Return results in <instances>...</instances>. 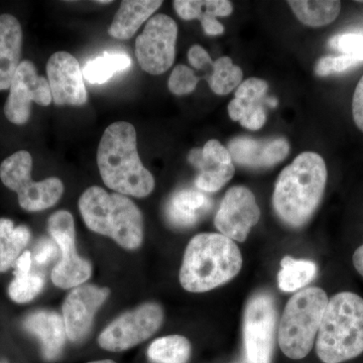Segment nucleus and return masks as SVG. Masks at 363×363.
<instances>
[{
    "label": "nucleus",
    "mask_w": 363,
    "mask_h": 363,
    "mask_svg": "<svg viewBox=\"0 0 363 363\" xmlns=\"http://www.w3.org/2000/svg\"><path fill=\"white\" fill-rule=\"evenodd\" d=\"M97 164L105 185L118 194L145 198L155 189L154 176L140 161L136 130L130 123L118 121L105 130Z\"/></svg>",
    "instance_id": "1"
},
{
    "label": "nucleus",
    "mask_w": 363,
    "mask_h": 363,
    "mask_svg": "<svg viewBox=\"0 0 363 363\" xmlns=\"http://www.w3.org/2000/svg\"><path fill=\"white\" fill-rule=\"evenodd\" d=\"M327 182V167L323 157L305 152L279 174L272 205L286 225L304 226L316 211L323 197Z\"/></svg>",
    "instance_id": "2"
},
{
    "label": "nucleus",
    "mask_w": 363,
    "mask_h": 363,
    "mask_svg": "<svg viewBox=\"0 0 363 363\" xmlns=\"http://www.w3.org/2000/svg\"><path fill=\"white\" fill-rule=\"evenodd\" d=\"M242 267L240 248L220 233H201L189 242L180 283L191 293H205L233 279Z\"/></svg>",
    "instance_id": "3"
},
{
    "label": "nucleus",
    "mask_w": 363,
    "mask_h": 363,
    "mask_svg": "<svg viewBox=\"0 0 363 363\" xmlns=\"http://www.w3.org/2000/svg\"><path fill=\"white\" fill-rule=\"evenodd\" d=\"M79 210L93 233L108 236L125 250H138L142 245L143 214L126 196L109 194L94 186L81 195Z\"/></svg>",
    "instance_id": "4"
},
{
    "label": "nucleus",
    "mask_w": 363,
    "mask_h": 363,
    "mask_svg": "<svg viewBox=\"0 0 363 363\" xmlns=\"http://www.w3.org/2000/svg\"><path fill=\"white\" fill-rule=\"evenodd\" d=\"M318 357L324 363H341L363 352V298L343 292L325 309L317 334Z\"/></svg>",
    "instance_id": "5"
},
{
    "label": "nucleus",
    "mask_w": 363,
    "mask_h": 363,
    "mask_svg": "<svg viewBox=\"0 0 363 363\" xmlns=\"http://www.w3.org/2000/svg\"><path fill=\"white\" fill-rule=\"evenodd\" d=\"M328 297L317 286L305 288L289 300L281 322L278 340L281 351L291 359H302L314 345Z\"/></svg>",
    "instance_id": "6"
},
{
    "label": "nucleus",
    "mask_w": 363,
    "mask_h": 363,
    "mask_svg": "<svg viewBox=\"0 0 363 363\" xmlns=\"http://www.w3.org/2000/svg\"><path fill=\"white\" fill-rule=\"evenodd\" d=\"M33 157L26 150H18L0 164V179L6 187L18 196L21 207L26 211H43L56 205L64 193V185L56 177L33 181Z\"/></svg>",
    "instance_id": "7"
},
{
    "label": "nucleus",
    "mask_w": 363,
    "mask_h": 363,
    "mask_svg": "<svg viewBox=\"0 0 363 363\" xmlns=\"http://www.w3.org/2000/svg\"><path fill=\"white\" fill-rule=\"evenodd\" d=\"M278 310L269 294L253 296L243 317L245 363H272L276 340Z\"/></svg>",
    "instance_id": "8"
},
{
    "label": "nucleus",
    "mask_w": 363,
    "mask_h": 363,
    "mask_svg": "<svg viewBox=\"0 0 363 363\" xmlns=\"http://www.w3.org/2000/svg\"><path fill=\"white\" fill-rule=\"evenodd\" d=\"M48 229L62 252V259L52 272V283L62 289L77 288L90 278L92 267L78 255L73 216L60 210L50 217Z\"/></svg>",
    "instance_id": "9"
},
{
    "label": "nucleus",
    "mask_w": 363,
    "mask_h": 363,
    "mask_svg": "<svg viewBox=\"0 0 363 363\" xmlns=\"http://www.w3.org/2000/svg\"><path fill=\"white\" fill-rule=\"evenodd\" d=\"M164 321V311L157 303H145L111 322L98 337L105 350L121 352L152 337Z\"/></svg>",
    "instance_id": "10"
},
{
    "label": "nucleus",
    "mask_w": 363,
    "mask_h": 363,
    "mask_svg": "<svg viewBox=\"0 0 363 363\" xmlns=\"http://www.w3.org/2000/svg\"><path fill=\"white\" fill-rule=\"evenodd\" d=\"M178 26L167 14L152 16L136 38L135 55L143 71L161 75L173 66L176 57Z\"/></svg>",
    "instance_id": "11"
},
{
    "label": "nucleus",
    "mask_w": 363,
    "mask_h": 363,
    "mask_svg": "<svg viewBox=\"0 0 363 363\" xmlns=\"http://www.w3.org/2000/svg\"><path fill=\"white\" fill-rule=\"evenodd\" d=\"M52 97L48 79L38 75L33 62L21 61L16 72L9 95L4 105V114L11 123L23 125L28 123L32 111V104L49 106Z\"/></svg>",
    "instance_id": "12"
},
{
    "label": "nucleus",
    "mask_w": 363,
    "mask_h": 363,
    "mask_svg": "<svg viewBox=\"0 0 363 363\" xmlns=\"http://www.w3.org/2000/svg\"><path fill=\"white\" fill-rule=\"evenodd\" d=\"M260 218V210L250 189H229L215 215V227L229 240L242 242Z\"/></svg>",
    "instance_id": "13"
},
{
    "label": "nucleus",
    "mask_w": 363,
    "mask_h": 363,
    "mask_svg": "<svg viewBox=\"0 0 363 363\" xmlns=\"http://www.w3.org/2000/svg\"><path fill=\"white\" fill-rule=\"evenodd\" d=\"M108 296V289L93 285L79 286L67 296L63 320L71 341L81 342L87 337L95 315Z\"/></svg>",
    "instance_id": "14"
},
{
    "label": "nucleus",
    "mask_w": 363,
    "mask_h": 363,
    "mask_svg": "<svg viewBox=\"0 0 363 363\" xmlns=\"http://www.w3.org/2000/svg\"><path fill=\"white\" fill-rule=\"evenodd\" d=\"M52 101L59 106L72 105L82 106L87 102L83 74L77 59L70 52H57L52 54L47 64Z\"/></svg>",
    "instance_id": "15"
},
{
    "label": "nucleus",
    "mask_w": 363,
    "mask_h": 363,
    "mask_svg": "<svg viewBox=\"0 0 363 363\" xmlns=\"http://www.w3.org/2000/svg\"><path fill=\"white\" fill-rule=\"evenodd\" d=\"M188 161L199 171L195 185L204 192H216L233 179L235 167L230 152L220 142L211 140L203 149L191 150Z\"/></svg>",
    "instance_id": "16"
},
{
    "label": "nucleus",
    "mask_w": 363,
    "mask_h": 363,
    "mask_svg": "<svg viewBox=\"0 0 363 363\" xmlns=\"http://www.w3.org/2000/svg\"><path fill=\"white\" fill-rule=\"evenodd\" d=\"M227 150L235 164L250 169H267L284 161L290 145L283 138L255 140L238 136L229 142Z\"/></svg>",
    "instance_id": "17"
},
{
    "label": "nucleus",
    "mask_w": 363,
    "mask_h": 363,
    "mask_svg": "<svg viewBox=\"0 0 363 363\" xmlns=\"http://www.w3.org/2000/svg\"><path fill=\"white\" fill-rule=\"evenodd\" d=\"M23 328L39 339L42 354L47 362H52L61 355L66 341L64 320L57 313L37 311L28 315Z\"/></svg>",
    "instance_id": "18"
},
{
    "label": "nucleus",
    "mask_w": 363,
    "mask_h": 363,
    "mask_svg": "<svg viewBox=\"0 0 363 363\" xmlns=\"http://www.w3.org/2000/svg\"><path fill=\"white\" fill-rule=\"evenodd\" d=\"M23 30L11 14L0 16V91L9 89L21 61Z\"/></svg>",
    "instance_id": "19"
},
{
    "label": "nucleus",
    "mask_w": 363,
    "mask_h": 363,
    "mask_svg": "<svg viewBox=\"0 0 363 363\" xmlns=\"http://www.w3.org/2000/svg\"><path fill=\"white\" fill-rule=\"evenodd\" d=\"M178 16L185 21L199 20L208 35H220L224 26L216 18H225L233 13L228 0H176L173 2Z\"/></svg>",
    "instance_id": "20"
},
{
    "label": "nucleus",
    "mask_w": 363,
    "mask_h": 363,
    "mask_svg": "<svg viewBox=\"0 0 363 363\" xmlns=\"http://www.w3.org/2000/svg\"><path fill=\"white\" fill-rule=\"evenodd\" d=\"M211 200L201 191L184 189L172 196L166 206L169 223L176 228L194 226L209 211Z\"/></svg>",
    "instance_id": "21"
},
{
    "label": "nucleus",
    "mask_w": 363,
    "mask_h": 363,
    "mask_svg": "<svg viewBox=\"0 0 363 363\" xmlns=\"http://www.w3.org/2000/svg\"><path fill=\"white\" fill-rule=\"evenodd\" d=\"M162 4L160 0H124L108 28L109 35L117 40L131 39Z\"/></svg>",
    "instance_id": "22"
},
{
    "label": "nucleus",
    "mask_w": 363,
    "mask_h": 363,
    "mask_svg": "<svg viewBox=\"0 0 363 363\" xmlns=\"http://www.w3.org/2000/svg\"><path fill=\"white\" fill-rule=\"evenodd\" d=\"M30 240L25 225L14 226L11 219L0 218V272L9 271Z\"/></svg>",
    "instance_id": "23"
},
{
    "label": "nucleus",
    "mask_w": 363,
    "mask_h": 363,
    "mask_svg": "<svg viewBox=\"0 0 363 363\" xmlns=\"http://www.w3.org/2000/svg\"><path fill=\"white\" fill-rule=\"evenodd\" d=\"M288 4L298 20L312 28H321L333 23L341 9V2L334 0H292Z\"/></svg>",
    "instance_id": "24"
},
{
    "label": "nucleus",
    "mask_w": 363,
    "mask_h": 363,
    "mask_svg": "<svg viewBox=\"0 0 363 363\" xmlns=\"http://www.w3.org/2000/svg\"><path fill=\"white\" fill-rule=\"evenodd\" d=\"M281 269L278 274L279 289L284 292H295L311 283L316 277V264L310 260L295 259L285 257L281 259Z\"/></svg>",
    "instance_id": "25"
},
{
    "label": "nucleus",
    "mask_w": 363,
    "mask_h": 363,
    "mask_svg": "<svg viewBox=\"0 0 363 363\" xmlns=\"http://www.w3.org/2000/svg\"><path fill=\"white\" fill-rule=\"evenodd\" d=\"M131 59L124 52H104L91 60L83 69V76L91 84H104L118 72L130 68Z\"/></svg>",
    "instance_id": "26"
},
{
    "label": "nucleus",
    "mask_w": 363,
    "mask_h": 363,
    "mask_svg": "<svg viewBox=\"0 0 363 363\" xmlns=\"http://www.w3.org/2000/svg\"><path fill=\"white\" fill-rule=\"evenodd\" d=\"M190 355V341L181 335L157 339L147 350V357L154 363H187Z\"/></svg>",
    "instance_id": "27"
},
{
    "label": "nucleus",
    "mask_w": 363,
    "mask_h": 363,
    "mask_svg": "<svg viewBox=\"0 0 363 363\" xmlns=\"http://www.w3.org/2000/svg\"><path fill=\"white\" fill-rule=\"evenodd\" d=\"M213 72L209 79L211 90L217 95H227L241 84L243 72L233 65L229 57H221L213 63Z\"/></svg>",
    "instance_id": "28"
},
{
    "label": "nucleus",
    "mask_w": 363,
    "mask_h": 363,
    "mask_svg": "<svg viewBox=\"0 0 363 363\" xmlns=\"http://www.w3.org/2000/svg\"><path fill=\"white\" fill-rule=\"evenodd\" d=\"M259 100L234 98L228 104V114L234 121H240L243 128L259 130L267 121V113Z\"/></svg>",
    "instance_id": "29"
},
{
    "label": "nucleus",
    "mask_w": 363,
    "mask_h": 363,
    "mask_svg": "<svg viewBox=\"0 0 363 363\" xmlns=\"http://www.w3.org/2000/svg\"><path fill=\"white\" fill-rule=\"evenodd\" d=\"M44 285V279L38 274L16 277L9 286V295L13 302L26 304L42 292Z\"/></svg>",
    "instance_id": "30"
},
{
    "label": "nucleus",
    "mask_w": 363,
    "mask_h": 363,
    "mask_svg": "<svg viewBox=\"0 0 363 363\" xmlns=\"http://www.w3.org/2000/svg\"><path fill=\"white\" fill-rule=\"evenodd\" d=\"M199 78L195 75L192 69L185 65H178L169 76L168 86L173 94L178 96L188 95L194 92Z\"/></svg>",
    "instance_id": "31"
},
{
    "label": "nucleus",
    "mask_w": 363,
    "mask_h": 363,
    "mask_svg": "<svg viewBox=\"0 0 363 363\" xmlns=\"http://www.w3.org/2000/svg\"><path fill=\"white\" fill-rule=\"evenodd\" d=\"M329 45L332 49L342 52L345 56L363 62V33H344L332 38Z\"/></svg>",
    "instance_id": "32"
},
{
    "label": "nucleus",
    "mask_w": 363,
    "mask_h": 363,
    "mask_svg": "<svg viewBox=\"0 0 363 363\" xmlns=\"http://www.w3.org/2000/svg\"><path fill=\"white\" fill-rule=\"evenodd\" d=\"M357 60L351 58L345 55L334 57H323L318 61L316 67H315V74L319 77H326V76L332 75L334 73H340L352 68V67L358 65Z\"/></svg>",
    "instance_id": "33"
},
{
    "label": "nucleus",
    "mask_w": 363,
    "mask_h": 363,
    "mask_svg": "<svg viewBox=\"0 0 363 363\" xmlns=\"http://www.w3.org/2000/svg\"><path fill=\"white\" fill-rule=\"evenodd\" d=\"M269 85L266 81L259 78H250L238 86L235 92V98L245 99L260 100L266 96Z\"/></svg>",
    "instance_id": "34"
},
{
    "label": "nucleus",
    "mask_w": 363,
    "mask_h": 363,
    "mask_svg": "<svg viewBox=\"0 0 363 363\" xmlns=\"http://www.w3.org/2000/svg\"><path fill=\"white\" fill-rule=\"evenodd\" d=\"M57 253H58V250L55 245V241L49 240V238H43L35 248V260L38 264H45L49 262L52 257H56Z\"/></svg>",
    "instance_id": "35"
},
{
    "label": "nucleus",
    "mask_w": 363,
    "mask_h": 363,
    "mask_svg": "<svg viewBox=\"0 0 363 363\" xmlns=\"http://www.w3.org/2000/svg\"><path fill=\"white\" fill-rule=\"evenodd\" d=\"M188 59L191 65L194 67L195 69H198V70L206 68L207 66H213L211 57L209 56L206 50L199 45H194L191 47L188 52Z\"/></svg>",
    "instance_id": "36"
},
{
    "label": "nucleus",
    "mask_w": 363,
    "mask_h": 363,
    "mask_svg": "<svg viewBox=\"0 0 363 363\" xmlns=\"http://www.w3.org/2000/svg\"><path fill=\"white\" fill-rule=\"evenodd\" d=\"M352 114L355 124L363 133V76L358 82L353 95Z\"/></svg>",
    "instance_id": "37"
},
{
    "label": "nucleus",
    "mask_w": 363,
    "mask_h": 363,
    "mask_svg": "<svg viewBox=\"0 0 363 363\" xmlns=\"http://www.w3.org/2000/svg\"><path fill=\"white\" fill-rule=\"evenodd\" d=\"M16 272L14 276H26L30 274V267H32V253L25 252L16 262Z\"/></svg>",
    "instance_id": "38"
},
{
    "label": "nucleus",
    "mask_w": 363,
    "mask_h": 363,
    "mask_svg": "<svg viewBox=\"0 0 363 363\" xmlns=\"http://www.w3.org/2000/svg\"><path fill=\"white\" fill-rule=\"evenodd\" d=\"M353 264L355 269L363 277V245L358 247L353 255Z\"/></svg>",
    "instance_id": "39"
},
{
    "label": "nucleus",
    "mask_w": 363,
    "mask_h": 363,
    "mask_svg": "<svg viewBox=\"0 0 363 363\" xmlns=\"http://www.w3.org/2000/svg\"><path fill=\"white\" fill-rule=\"evenodd\" d=\"M88 363H116L113 360L105 359V360H97V362H91Z\"/></svg>",
    "instance_id": "40"
},
{
    "label": "nucleus",
    "mask_w": 363,
    "mask_h": 363,
    "mask_svg": "<svg viewBox=\"0 0 363 363\" xmlns=\"http://www.w3.org/2000/svg\"><path fill=\"white\" fill-rule=\"evenodd\" d=\"M98 4H111V1H97Z\"/></svg>",
    "instance_id": "41"
},
{
    "label": "nucleus",
    "mask_w": 363,
    "mask_h": 363,
    "mask_svg": "<svg viewBox=\"0 0 363 363\" xmlns=\"http://www.w3.org/2000/svg\"><path fill=\"white\" fill-rule=\"evenodd\" d=\"M0 363H1V362H0Z\"/></svg>",
    "instance_id": "42"
}]
</instances>
